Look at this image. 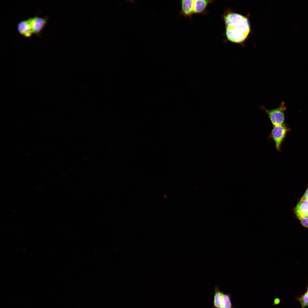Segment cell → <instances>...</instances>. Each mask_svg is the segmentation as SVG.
Returning a JSON list of instances; mask_svg holds the SVG:
<instances>
[{
  "label": "cell",
  "instance_id": "277c9868",
  "mask_svg": "<svg viewBox=\"0 0 308 308\" xmlns=\"http://www.w3.org/2000/svg\"><path fill=\"white\" fill-rule=\"evenodd\" d=\"M290 130L287 125L285 123L278 126H273L269 137L274 142L276 149L279 151H281V144L287 133Z\"/></svg>",
  "mask_w": 308,
  "mask_h": 308
},
{
  "label": "cell",
  "instance_id": "5b68a950",
  "mask_svg": "<svg viewBox=\"0 0 308 308\" xmlns=\"http://www.w3.org/2000/svg\"><path fill=\"white\" fill-rule=\"evenodd\" d=\"M28 19L33 34L40 37L42 31L47 23L48 17H42L35 16Z\"/></svg>",
  "mask_w": 308,
  "mask_h": 308
},
{
  "label": "cell",
  "instance_id": "ba28073f",
  "mask_svg": "<svg viewBox=\"0 0 308 308\" xmlns=\"http://www.w3.org/2000/svg\"><path fill=\"white\" fill-rule=\"evenodd\" d=\"M194 0H182L180 13L185 17H189L194 15Z\"/></svg>",
  "mask_w": 308,
  "mask_h": 308
},
{
  "label": "cell",
  "instance_id": "52a82bcc",
  "mask_svg": "<svg viewBox=\"0 0 308 308\" xmlns=\"http://www.w3.org/2000/svg\"><path fill=\"white\" fill-rule=\"evenodd\" d=\"M212 308H224L225 302L223 297V292L217 285L214 287Z\"/></svg>",
  "mask_w": 308,
  "mask_h": 308
},
{
  "label": "cell",
  "instance_id": "7a4b0ae2",
  "mask_svg": "<svg viewBox=\"0 0 308 308\" xmlns=\"http://www.w3.org/2000/svg\"><path fill=\"white\" fill-rule=\"evenodd\" d=\"M301 224L308 229V187L294 208Z\"/></svg>",
  "mask_w": 308,
  "mask_h": 308
},
{
  "label": "cell",
  "instance_id": "8fae6325",
  "mask_svg": "<svg viewBox=\"0 0 308 308\" xmlns=\"http://www.w3.org/2000/svg\"><path fill=\"white\" fill-rule=\"evenodd\" d=\"M223 297L225 302L224 308H236L233 306L231 300V294L230 293H223Z\"/></svg>",
  "mask_w": 308,
  "mask_h": 308
},
{
  "label": "cell",
  "instance_id": "6da1fadb",
  "mask_svg": "<svg viewBox=\"0 0 308 308\" xmlns=\"http://www.w3.org/2000/svg\"><path fill=\"white\" fill-rule=\"evenodd\" d=\"M223 18L227 39L236 43L244 42L251 31L248 18L240 14L228 11L224 14Z\"/></svg>",
  "mask_w": 308,
  "mask_h": 308
},
{
  "label": "cell",
  "instance_id": "9c48e42d",
  "mask_svg": "<svg viewBox=\"0 0 308 308\" xmlns=\"http://www.w3.org/2000/svg\"><path fill=\"white\" fill-rule=\"evenodd\" d=\"M214 1L207 0H194L193 13L194 14H203L205 12L208 5Z\"/></svg>",
  "mask_w": 308,
  "mask_h": 308
},
{
  "label": "cell",
  "instance_id": "30bf717a",
  "mask_svg": "<svg viewBox=\"0 0 308 308\" xmlns=\"http://www.w3.org/2000/svg\"><path fill=\"white\" fill-rule=\"evenodd\" d=\"M296 299L299 302L301 308H305L308 306V292H306L297 297Z\"/></svg>",
  "mask_w": 308,
  "mask_h": 308
},
{
  "label": "cell",
  "instance_id": "3957f363",
  "mask_svg": "<svg viewBox=\"0 0 308 308\" xmlns=\"http://www.w3.org/2000/svg\"><path fill=\"white\" fill-rule=\"evenodd\" d=\"M260 108L268 117L273 126H278L285 123V113L287 108L283 101L281 102L278 107L273 109H267L263 106Z\"/></svg>",
  "mask_w": 308,
  "mask_h": 308
},
{
  "label": "cell",
  "instance_id": "7c38bea8",
  "mask_svg": "<svg viewBox=\"0 0 308 308\" xmlns=\"http://www.w3.org/2000/svg\"><path fill=\"white\" fill-rule=\"evenodd\" d=\"M307 292H308V285L307 287Z\"/></svg>",
  "mask_w": 308,
  "mask_h": 308
},
{
  "label": "cell",
  "instance_id": "8992f818",
  "mask_svg": "<svg viewBox=\"0 0 308 308\" xmlns=\"http://www.w3.org/2000/svg\"><path fill=\"white\" fill-rule=\"evenodd\" d=\"M19 33L26 37H30L33 34L32 31L28 18L19 22L17 26Z\"/></svg>",
  "mask_w": 308,
  "mask_h": 308
}]
</instances>
